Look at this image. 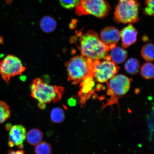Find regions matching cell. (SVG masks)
Masks as SVG:
<instances>
[{"label": "cell", "instance_id": "8", "mask_svg": "<svg viewBox=\"0 0 154 154\" xmlns=\"http://www.w3.org/2000/svg\"><path fill=\"white\" fill-rule=\"evenodd\" d=\"M131 80L122 75H115L111 79L109 83V88L115 95L120 96L126 94L129 90Z\"/></svg>", "mask_w": 154, "mask_h": 154}, {"label": "cell", "instance_id": "14", "mask_svg": "<svg viewBox=\"0 0 154 154\" xmlns=\"http://www.w3.org/2000/svg\"><path fill=\"white\" fill-rule=\"evenodd\" d=\"M26 138L29 143L32 145L36 146L42 142L43 133L38 129H32L26 134Z\"/></svg>", "mask_w": 154, "mask_h": 154}, {"label": "cell", "instance_id": "13", "mask_svg": "<svg viewBox=\"0 0 154 154\" xmlns=\"http://www.w3.org/2000/svg\"><path fill=\"white\" fill-rule=\"evenodd\" d=\"M111 50L110 55H109L111 61L116 63H121L124 62L127 57L126 50L116 46Z\"/></svg>", "mask_w": 154, "mask_h": 154}, {"label": "cell", "instance_id": "11", "mask_svg": "<svg viewBox=\"0 0 154 154\" xmlns=\"http://www.w3.org/2000/svg\"><path fill=\"white\" fill-rule=\"evenodd\" d=\"M137 34V30L131 24L123 28L120 33L123 47L128 48L134 43L136 41Z\"/></svg>", "mask_w": 154, "mask_h": 154}, {"label": "cell", "instance_id": "3", "mask_svg": "<svg viewBox=\"0 0 154 154\" xmlns=\"http://www.w3.org/2000/svg\"><path fill=\"white\" fill-rule=\"evenodd\" d=\"M31 95L39 103H55L62 98L64 88L62 86L50 85L39 78L35 79L31 86Z\"/></svg>", "mask_w": 154, "mask_h": 154}, {"label": "cell", "instance_id": "23", "mask_svg": "<svg viewBox=\"0 0 154 154\" xmlns=\"http://www.w3.org/2000/svg\"><path fill=\"white\" fill-rule=\"evenodd\" d=\"M154 0H146L145 1L146 7L143 11L144 14L153 16L154 15Z\"/></svg>", "mask_w": 154, "mask_h": 154}, {"label": "cell", "instance_id": "4", "mask_svg": "<svg viewBox=\"0 0 154 154\" xmlns=\"http://www.w3.org/2000/svg\"><path fill=\"white\" fill-rule=\"evenodd\" d=\"M140 8V4L136 0H119L115 9V21L123 24L138 22Z\"/></svg>", "mask_w": 154, "mask_h": 154}, {"label": "cell", "instance_id": "25", "mask_svg": "<svg viewBox=\"0 0 154 154\" xmlns=\"http://www.w3.org/2000/svg\"><path fill=\"white\" fill-rule=\"evenodd\" d=\"M68 103L70 106H74L75 105L76 101L74 99L71 98V99L69 100Z\"/></svg>", "mask_w": 154, "mask_h": 154}, {"label": "cell", "instance_id": "10", "mask_svg": "<svg viewBox=\"0 0 154 154\" xmlns=\"http://www.w3.org/2000/svg\"><path fill=\"white\" fill-rule=\"evenodd\" d=\"M101 40L108 45L111 50L116 46L120 38V32L113 26H107L104 28L100 33Z\"/></svg>", "mask_w": 154, "mask_h": 154}, {"label": "cell", "instance_id": "20", "mask_svg": "<svg viewBox=\"0 0 154 154\" xmlns=\"http://www.w3.org/2000/svg\"><path fill=\"white\" fill-rule=\"evenodd\" d=\"M51 117L53 122L55 123H61L64 121L65 118L64 111L60 108H55L52 110Z\"/></svg>", "mask_w": 154, "mask_h": 154}, {"label": "cell", "instance_id": "19", "mask_svg": "<svg viewBox=\"0 0 154 154\" xmlns=\"http://www.w3.org/2000/svg\"><path fill=\"white\" fill-rule=\"evenodd\" d=\"M9 106L5 102L0 101V124H2L11 116Z\"/></svg>", "mask_w": 154, "mask_h": 154}, {"label": "cell", "instance_id": "17", "mask_svg": "<svg viewBox=\"0 0 154 154\" xmlns=\"http://www.w3.org/2000/svg\"><path fill=\"white\" fill-rule=\"evenodd\" d=\"M141 55L143 58L148 61L154 60V45L149 43L144 45L142 49Z\"/></svg>", "mask_w": 154, "mask_h": 154}, {"label": "cell", "instance_id": "21", "mask_svg": "<svg viewBox=\"0 0 154 154\" xmlns=\"http://www.w3.org/2000/svg\"><path fill=\"white\" fill-rule=\"evenodd\" d=\"M35 151L38 154H50L52 153V148L47 142H40L36 145Z\"/></svg>", "mask_w": 154, "mask_h": 154}, {"label": "cell", "instance_id": "7", "mask_svg": "<svg viewBox=\"0 0 154 154\" xmlns=\"http://www.w3.org/2000/svg\"><path fill=\"white\" fill-rule=\"evenodd\" d=\"M101 61L93 60L92 75L96 81L100 83L107 82L117 74L120 68L110 60Z\"/></svg>", "mask_w": 154, "mask_h": 154}, {"label": "cell", "instance_id": "24", "mask_svg": "<svg viewBox=\"0 0 154 154\" xmlns=\"http://www.w3.org/2000/svg\"><path fill=\"white\" fill-rule=\"evenodd\" d=\"M9 154H24V151H23L22 150H18V151H9Z\"/></svg>", "mask_w": 154, "mask_h": 154}, {"label": "cell", "instance_id": "6", "mask_svg": "<svg viewBox=\"0 0 154 154\" xmlns=\"http://www.w3.org/2000/svg\"><path fill=\"white\" fill-rule=\"evenodd\" d=\"M25 70L20 60L15 56L8 55L0 60V75L7 84L11 78L22 74Z\"/></svg>", "mask_w": 154, "mask_h": 154}, {"label": "cell", "instance_id": "12", "mask_svg": "<svg viewBox=\"0 0 154 154\" xmlns=\"http://www.w3.org/2000/svg\"><path fill=\"white\" fill-rule=\"evenodd\" d=\"M95 82L93 76L89 75L86 77L80 83V89L79 95L82 103L85 101L88 94L91 92L95 86Z\"/></svg>", "mask_w": 154, "mask_h": 154}, {"label": "cell", "instance_id": "5", "mask_svg": "<svg viewBox=\"0 0 154 154\" xmlns=\"http://www.w3.org/2000/svg\"><path fill=\"white\" fill-rule=\"evenodd\" d=\"M111 9L105 0H80L75 7V13L79 16L91 15L103 18L108 15Z\"/></svg>", "mask_w": 154, "mask_h": 154}, {"label": "cell", "instance_id": "1", "mask_svg": "<svg viewBox=\"0 0 154 154\" xmlns=\"http://www.w3.org/2000/svg\"><path fill=\"white\" fill-rule=\"evenodd\" d=\"M81 55L93 60L105 59L111 49L95 31L90 30L80 36L78 46Z\"/></svg>", "mask_w": 154, "mask_h": 154}, {"label": "cell", "instance_id": "16", "mask_svg": "<svg viewBox=\"0 0 154 154\" xmlns=\"http://www.w3.org/2000/svg\"><path fill=\"white\" fill-rule=\"evenodd\" d=\"M40 26L43 31L50 32L54 30L57 26V23L52 17L46 16L42 19Z\"/></svg>", "mask_w": 154, "mask_h": 154}, {"label": "cell", "instance_id": "18", "mask_svg": "<svg viewBox=\"0 0 154 154\" xmlns=\"http://www.w3.org/2000/svg\"><path fill=\"white\" fill-rule=\"evenodd\" d=\"M154 69L152 63L150 62L146 63L141 67L140 74L144 79H151L154 77Z\"/></svg>", "mask_w": 154, "mask_h": 154}, {"label": "cell", "instance_id": "2", "mask_svg": "<svg viewBox=\"0 0 154 154\" xmlns=\"http://www.w3.org/2000/svg\"><path fill=\"white\" fill-rule=\"evenodd\" d=\"M93 59L82 55L72 57L65 63L69 81L73 84H78L88 76H93Z\"/></svg>", "mask_w": 154, "mask_h": 154}, {"label": "cell", "instance_id": "9", "mask_svg": "<svg viewBox=\"0 0 154 154\" xmlns=\"http://www.w3.org/2000/svg\"><path fill=\"white\" fill-rule=\"evenodd\" d=\"M9 130V146L11 147L16 146L22 149L26 138V128L22 125H17L11 127Z\"/></svg>", "mask_w": 154, "mask_h": 154}, {"label": "cell", "instance_id": "15", "mask_svg": "<svg viewBox=\"0 0 154 154\" xmlns=\"http://www.w3.org/2000/svg\"><path fill=\"white\" fill-rule=\"evenodd\" d=\"M125 70L131 75L137 74L139 72L140 63L139 61L134 58H130L127 60L125 65Z\"/></svg>", "mask_w": 154, "mask_h": 154}, {"label": "cell", "instance_id": "22", "mask_svg": "<svg viewBox=\"0 0 154 154\" xmlns=\"http://www.w3.org/2000/svg\"><path fill=\"white\" fill-rule=\"evenodd\" d=\"M80 0H59L60 3L65 9H71L75 7Z\"/></svg>", "mask_w": 154, "mask_h": 154}]
</instances>
